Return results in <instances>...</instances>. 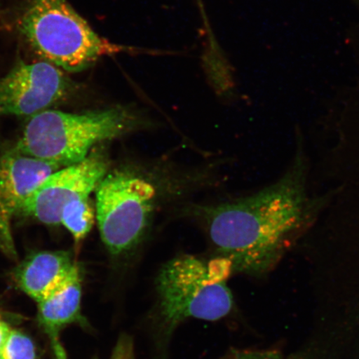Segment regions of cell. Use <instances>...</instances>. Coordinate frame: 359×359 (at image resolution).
Listing matches in <instances>:
<instances>
[{
	"instance_id": "cell-1",
	"label": "cell",
	"mask_w": 359,
	"mask_h": 359,
	"mask_svg": "<svg viewBox=\"0 0 359 359\" xmlns=\"http://www.w3.org/2000/svg\"><path fill=\"white\" fill-rule=\"evenodd\" d=\"M295 140L293 159L275 182L202 212L217 257L226 260L232 273L259 277L271 272L329 204L326 192L313 191L311 161L299 129Z\"/></svg>"
},
{
	"instance_id": "cell-2",
	"label": "cell",
	"mask_w": 359,
	"mask_h": 359,
	"mask_svg": "<svg viewBox=\"0 0 359 359\" xmlns=\"http://www.w3.org/2000/svg\"><path fill=\"white\" fill-rule=\"evenodd\" d=\"M231 264L222 258L212 262L181 255L164 264L155 279L152 311L159 343L168 344L177 327L189 320L217 321L235 307L226 280Z\"/></svg>"
},
{
	"instance_id": "cell-3",
	"label": "cell",
	"mask_w": 359,
	"mask_h": 359,
	"mask_svg": "<svg viewBox=\"0 0 359 359\" xmlns=\"http://www.w3.org/2000/svg\"><path fill=\"white\" fill-rule=\"evenodd\" d=\"M142 126L141 116L126 107L83 114L45 110L31 116L16 149L62 168L83 161L101 143L136 132Z\"/></svg>"
},
{
	"instance_id": "cell-4",
	"label": "cell",
	"mask_w": 359,
	"mask_h": 359,
	"mask_svg": "<svg viewBox=\"0 0 359 359\" xmlns=\"http://www.w3.org/2000/svg\"><path fill=\"white\" fill-rule=\"evenodd\" d=\"M95 193L103 244L112 257H133L146 240L160 205V185L146 170L127 165L109 170Z\"/></svg>"
},
{
	"instance_id": "cell-5",
	"label": "cell",
	"mask_w": 359,
	"mask_h": 359,
	"mask_svg": "<svg viewBox=\"0 0 359 359\" xmlns=\"http://www.w3.org/2000/svg\"><path fill=\"white\" fill-rule=\"evenodd\" d=\"M20 29L36 55L69 73L87 69L102 57L128 50L94 32L67 0H31Z\"/></svg>"
},
{
	"instance_id": "cell-6",
	"label": "cell",
	"mask_w": 359,
	"mask_h": 359,
	"mask_svg": "<svg viewBox=\"0 0 359 359\" xmlns=\"http://www.w3.org/2000/svg\"><path fill=\"white\" fill-rule=\"evenodd\" d=\"M109 170L107 155L94 149L80 163L49 175L25 202L20 213L48 226L60 224L67 206L90 199Z\"/></svg>"
},
{
	"instance_id": "cell-7",
	"label": "cell",
	"mask_w": 359,
	"mask_h": 359,
	"mask_svg": "<svg viewBox=\"0 0 359 359\" xmlns=\"http://www.w3.org/2000/svg\"><path fill=\"white\" fill-rule=\"evenodd\" d=\"M73 88L65 71L50 62L18 61L0 79V116H32L64 100Z\"/></svg>"
},
{
	"instance_id": "cell-8",
	"label": "cell",
	"mask_w": 359,
	"mask_h": 359,
	"mask_svg": "<svg viewBox=\"0 0 359 359\" xmlns=\"http://www.w3.org/2000/svg\"><path fill=\"white\" fill-rule=\"evenodd\" d=\"M61 168L17 149L0 158V250L15 259L12 222L40 184Z\"/></svg>"
},
{
	"instance_id": "cell-9",
	"label": "cell",
	"mask_w": 359,
	"mask_h": 359,
	"mask_svg": "<svg viewBox=\"0 0 359 359\" xmlns=\"http://www.w3.org/2000/svg\"><path fill=\"white\" fill-rule=\"evenodd\" d=\"M80 273L69 255L46 251L22 263L15 273V280L25 294L39 302Z\"/></svg>"
},
{
	"instance_id": "cell-10",
	"label": "cell",
	"mask_w": 359,
	"mask_h": 359,
	"mask_svg": "<svg viewBox=\"0 0 359 359\" xmlns=\"http://www.w3.org/2000/svg\"><path fill=\"white\" fill-rule=\"evenodd\" d=\"M81 273L75 276L48 297L38 302L39 320L51 339L57 359H66L58 341L62 327L80 318L82 284Z\"/></svg>"
},
{
	"instance_id": "cell-11",
	"label": "cell",
	"mask_w": 359,
	"mask_h": 359,
	"mask_svg": "<svg viewBox=\"0 0 359 359\" xmlns=\"http://www.w3.org/2000/svg\"><path fill=\"white\" fill-rule=\"evenodd\" d=\"M95 219V206L91 199H86L67 206L62 213L60 224L73 236L75 241L79 242L91 231Z\"/></svg>"
},
{
	"instance_id": "cell-12",
	"label": "cell",
	"mask_w": 359,
	"mask_h": 359,
	"mask_svg": "<svg viewBox=\"0 0 359 359\" xmlns=\"http://www.w3.org/2000/svg\"><path fill=\"white\" fill-rule=\"evenodd\" d=\"M0 359H36L33 341L22 332L11 330L0 348Z\"/></svg>"
},
{
	"instance_id": "cell-13",
	"label": "cell",
	"mask_w": 359,
	"mask_h": 359,
	"mask_svg": "<svg viewBox=\"0 0 359 359\" xmlns=\"http://www.w3.org/2000/svg\"><path fill=\"white\" fill-rule=\"evenodd\" d=\"M93 359H100L95 358ZM107 359H137L134 341L128 338L116 340L114 348Z\"/></svg>"
},
{
	"instance_id": "cell-14",
	"label": "cell",
	"mask_w": 359,
	"mask_h": 359,
	"mask_svg": "<svg viewBox=\"0 0 359 359\" xmlns=\"http://www.w3.org/2000/svg\"><path fill=\"white\" fill-rule=\"evenodd\" d=\"M11 330V327H8L7 323L4 321L1 316H0V348H1L4 341L6 340Z\"/></svg>"
}]
</instances>
